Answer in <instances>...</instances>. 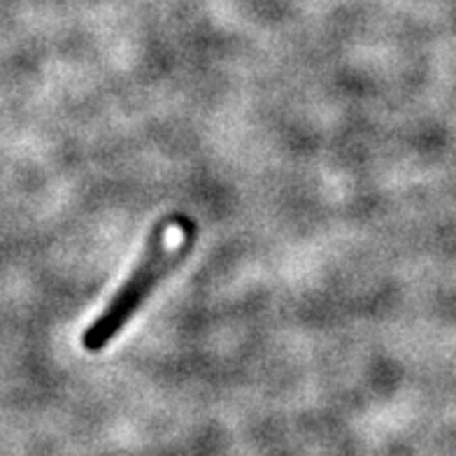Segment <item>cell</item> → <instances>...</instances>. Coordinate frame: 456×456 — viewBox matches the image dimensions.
Here are the masks:
<instances>
[{
    "mask_svg": "<svg viewBox=\"0 0 456 456\" xmlns=\"http://www.w3.org/2000/svg\"><path fill=\"white\" fill-rule=\"evenodd\" d=\"M182 222H184V215H168L151 226L147 240H144L142 256L138 258L135 268L128 273L126 280L108 300V305L102 307L82 333V347L86 352L96 354L108 347L110 342L126 329L128 322L138 314L144 300L150 298L163 277L175 271L191 254L196 238H199V226L193 219H189L186 226L182 228L180 238L173 242V235L177 233Z\"/></svg>",
    "mask_w": 456,
    "mask_h": 456,
    "instance_id": "1",
    "label": "cell"
}]
</instances>
